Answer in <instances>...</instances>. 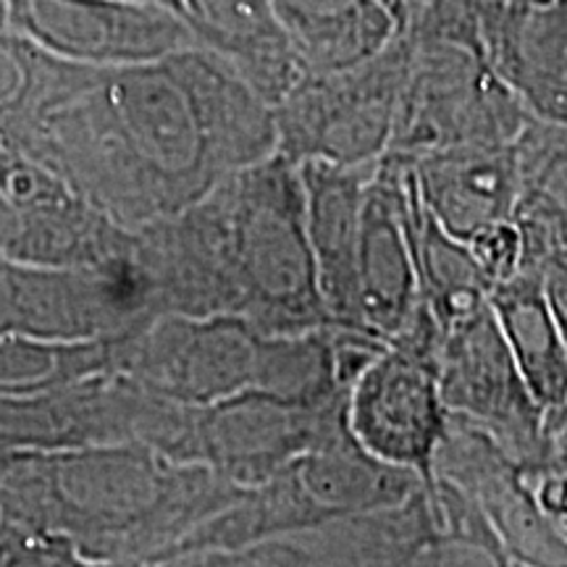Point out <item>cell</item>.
<instances>
[{
    "mask_svg": "<svg viewBox=\"0 0 567 567\" xmlns=\"http://www.w3.org/2000/svg\"><path fill=\"white\" fill-rule=\"evenodd\" d=\"M124 229L161 221L276 153L274 105L203 45L95 69L11 140Z\"/></svg>",
    "mask_w": 567,
    "mask_h": 567,
    "instance_id": "obj_1",
    "label": "cell"
},
{
    "mask_svg": "<svg viewBox=\"0 0 567 567\" xmlns=\"http://www.w3.org/2000/svg\"><path fill=\"white\" fill-rule=\"evenodd\" d=\"M308 74L363 63L400 32L384 0H271Z\"/></svg>",
    "mask_w": 567,
    "mask_h": 567,
    "instance_id": "obj_20",
    "label": "cell"
},
{
    "mask_svg": "<svg viewBox=\"0 0 567 567\" xmlns=\"http://www.w3.org/2000/svg\"><path fill=\"white\" fill-rule=\"evenodd\" d=\"M9 27L42 51L97 69L200 45L179 13L145 0H9Z\"/></svg>",
    "mask_w": 567,
    "mask_h": 567,
    "instance_id": "obj_10",
    "label": "cell"
},
{
    "mask_svg": "<svg viewBox=\"0 0 567 567\" xmlns=\"http://www.w3.org/2000/svg\"><path fill=\"white\" fill-rule=\"evenodd\" d=\"M396 3L402 6V11H405V6H408V0H396Z\"/></svg>",
    "mask_w": 567,
    "mask_h": 567,
    "instance_id": "obj_34",
    "label": "cell"
},
{
    "mask_svg": "<svg viewBox=\"0 0 567 567\" xmlns=\"http://www.w3.org/2000/svg\"><path fill=\"white\" fill-rule=\"evenodd\" d=\"M384 3L389 6V11H392V13H394V17H396V21H400V27H402V19H405V11H402V6H400V3H396V0H384Z\"/></svg>",
    "mask_w": 567,
    "mask_h": 567,
    "instance_id": "obj_29",
    "label": "cell"
},
{
    "mask_svg": "<svg viewBox=\"0 0 567 567\" xmlns=\"http://www.w3.org/2000/svg\"><path fill=\"white\" fill-rule=\"evenodd\" d=\"M32 266L0 255V339L30 337Z\"/></svg>",
    "mask_w": 567,
    "mask_h": 567,
    "instance_id": "obj_26",
    "label": "cell"
},
{
    "mask_svg": "<svg viewBox=\"0 0 567 567\" xmlns=\"http://www.w3.org/2000/svg\"><path fill=\"white\" fill-rule=\"evenodd\" d=\"M484 55L530 116L567 122V0H476Z\"/></svg>",
    "mask_w": 567,
    "mask_h": 567,
    "instance_id": "obj_13",
    "label": "cell"
},
{
    "mask_svg": "<svg viewBox=\"0 0 567 567\" xmlns=\"http://www.w3.org/2000/svg\"><path fill=\"white\" fill-rule=\"evenodd\" d=\"M111 344L116 371L182 405L247 389L292 400L308 373L300 334H266L237 316H155Z\"/></svg>",
    "mask_w": 567,
    "mask_h": 567,
    "instance_id": "obj_4",
    "label": "cell"
},
{
    "mask_svg": "<svg viewBox=\"0 0 567 567\" xmlns=\"http://www.w3.org/2000/svg\"><path fill=\"white\" fill-rule=\"evenodd\" d=\"M544 434H547V463H544V467H555V471L567 473V405L547 410Z\"/></svg>",
    "mask_w": 567,
    "mask_h": 567,
    "instance_id": "obj_28",
    "label": "cell"
},
{
    "mask_svg": "<svg viewBox=\"0 0 567 567\" xmlns=\"http://www.w3.org/2000/svg\"><path fill=\"white\" fill-rule=\"evenodd\" d=\"M132 229L113 224L59 174L0 137V255L24 266H82L122 255Z\"/></svg>",
    "mask_w": 567,
    "mask_h": 567,
    "instance_id": "obj_9",
    "label": "cell"
},
{
    "mask_svg": "<svg viewBox=\"0 0 567 567\" xmlns=\"http://www.w3.org/2000/svg\"><path fill=\"white\" fill-rule=\"evenodd\" d=\"M245 488L147 444L0 457L3 565H163Z\"/></svg>",
    "mask_w": 567,
    "mask_h": 567,
    "instance_id": "obj_2",
    "label": "cell"
},
{
    "mask_svg": "<svg viewBox=\"0 0 567 567\" xmlns=\"http://www.w3.org/2000/svg\"><path fill=\"white\" fill-rule=\"evenodd\" d=\"M95 69L42 51L11 27L0 30V137L17 140L42 105L53 103Z\"/></svg>",
    "mask_w": 567,
    "mask_h": 567,
    "instance_id": "obj_24",
    "label": "cell"
},
{
    "mask_svg": "<svg viewBox=\"0 0 567 567\" xmlns=\"http://www.w3.org/2000/svg\"><path fill=\"white\" fill-rule=\"evenodd\" d=\"M434 473L476 502L509 565H567V544L544 517L528 478L478 425L450 413Z\"/></svg>",
    "mask_w": 567,
    "mask_h": 567,
    "instance_id": "obj_12",
    "label": "cell"
},
{
    "mask_svg": "<svg viewBox=\"0 0 567 567\" xmlns=\"http://www.w3.org/2000/svg\"><path fill=\"white\" fill-rule=\"evenodd\" d=\"M179 9L197 42L229 61L266 103H279L308 74L271 0H179Z\"/></svg>",
    "mask_w": 567,
    "mask_h": 567,
    "instance_id": "obj_17",
    "label": "cell"
},
{
    "mask_svg": "<svg viewBox=\"0 0 567 567\" xmlns=\"http://www.w3.org/2000/svg\"><path fill=\"white\" fill-rule=\"evenodd\" d=\"M538 276H542L544 295H547L549 310L555 316L559 334H563L567 344V260L559 252L549 255L542 268H538Z\"/></svg>",
    "mask_w": 567,
    "mask_h": 567,
    "instance_id": "obj_27",
    "label": "cell"
},
{
    "mask_svg": "<svg viewBox=\"0 0 567 567\" xmlns=\"http://www.w3.org/2000/svg\"><path fill=\"white\" fill-rule=\"evenodd\" d=\"M297 166H300L305 195V231L316 260L318 289L326 310L334 323L363 329L358 313L354 260H358L365 189L379 161L368 166L305 161Z\"/></svg>",
    "mask_w": 567,
    "mask_h": 567,
    "instance_id": "obj_15",
    "label": "cell"
},
{
    "mask_svg": "<svg viewBox=\"0 0 567 567\" xmlns=\"http://www.w3.org/2000/svg\"><path fill=\"white\" fill-rule=\"evenodd\" d=\"M400 168L396 155H384L368 182L354 260L360 323L384 342L405 329L417 305L413 250L402 218Z\"/></svg>",
    "mask_w": 567,
    "mask_h": 567,
    "instance_id": "obj_14",
    "label": "cell"
},
{
    "mask_svg": "<svg viewBox=\"0 0 567 567\" xmlns=\"http://www.w3.org/2000/svg\"><path fill=\"white\" fill-rule=\"evenodd\" d=\"M513 145L520 172L513 224L523 239V266L538 268L559 252L567 229V122L530 116Z\"/></svg>",
    "mask_w": 567,
    "mask_h": 567,
    "instance_id": "obj_23",
    "label": "cell"
},
{
    "mask_svg": "<svg viewBox=\"0 0 567 567\" xmlns=\"http://www.w3.org/2000/svg\"><path fill=\"white\" fill-rule=\"evenodd\" d=\"M410 48L396 32L379 53L350 69L305 74L274 105L276 151L292 163L368 166L392 142Z\"/></svg>",
    "mask_w": 567,
    "mask_h": 567,
    "instance_id": "obj_6",
    "label": "cell"
},
{
    "mask_svg": "<svg viewBox=\"0 0 567 567\" xmlns=\"http://www.w3.org/2000/svg\"><path fill=\"white\" fill-rule=\"evenodd\" d=\"M400 32L410 59L389 155L413 161L457 145H507L520 134L530 113L481 48Z\"/></svg>",
    "mask_w": 567,
    "mask_h": 567,
    "instance_id": "obj_5",
    "label": "cell"
},
{
    "mask_svg": "<svg viewBox=\"0 0 567 567\" xmlns=\"http://www.w3.org/2000/svg\"><path fill=\"white\" fill-rule=\"evenodd\" d=\"M488 308L523 379L544 410L567 405V344L538 271H517L488 289Z\"/></svg>",
    "mask_w": 567,
    "mask_h": 567,
    "instance_id": "obj_22",
    "label": "cell"
},
{
    "mask_svg": "<svg viewBox=\"0 0 567 567\" xmlns=\"http://www.w3.org/2000/svg\"><path fill=\"white\" fill-rule=\"evenodd\" d=\"M9 27V0H0V30Z\"/></svg>",
    "mask_w": 567,
    "mask_h": 567,
    "instance_id": "obj_30",
    "label": "cell"
},
{
    "mask_svg": "<svg viewBox=\"0 0 567 567\" xmlns=\"http://www.w3.org/2000/svg\"><path fill=\"white\" fill-rule=\"evenodd\" d=\"M289 471L321 523L396 505L423 484L408 467L371 455L347 423L295 457Z\"/></svg>",
    "mask_w": 567,
    "mask_h": 567,
    "instance_id": "obj_19",
    "label": "cell"
},
{
    "mask_svg": "<svg viewBox=\"0 0 567 567\" xmlns=\"http://www.w3.org/2000/svg\"><path fill=\"white\" fill-rule=\"evenodd\" d=\"M145 3H158V6H166V9L176 11L182 17V9H179V0H145Z\"/></svg>",
    "mask_w": 567,
    "mask_h": 567,
    "instance_id": "obj_31",
    "label": "cell"
},
{
    "mask_svg": "<svg viewBox=\"0 0 567 567\" xmlns=\"http://www.w3.org/2000/svg\"><path fill=\"white\" fill-rule=\"evenodd\" d=\"M488 3H544V0H488Z\"/></svg>",
    "mask_w": 567,
    "mask_h": 567,
    "instance_id": "obj_32",
    "label": "cell"
},
{
    "mask_svg": "<svg viewBox=\"0 0 567 567\" xmlns=\"http://www.w3.org/2000/svg\"><path fill=\"white\" fill-rule=\"evenodd\" d=\"M389 155V153H386ZM400 158V155H396ZM402 218L417 276V300L446 329L488 300V281L465 243L446 234L421 200L410 161L400 158Z\"/></svg>",
    "mask_w": 567,
    "mask_h": 567,
    "instance_id": "obj_21",
    "label": "cell"
},
{
    "mask_svg": "<svg viewBox=\"0 0 567 567\" xmlns=\"http://www.w3.org/2000/svg\"><path fill=\"white\" fill-rule=\"evenodd\" d=\"M436 375L446 413L486 431L523 476L547 463V410L538 405L502 337L488 300L444 329Z\"/></svg>",
    "mask_w": 567,
    "mask_h": 567,
    "instance_id": "obj_7",
    "label": "cell"
},
{
    "mask_svg": "<svg viewBox=\"0 0 567 567\" xmlns=\"http://www.w3.org/2000/svg\"><path fill=\"white\" fill-rule=\"evenodd\" d=\"M410 168L425 208L460 243H467L486 226L513 218L520 195L513 142L431 151L410 161Z\"/></svg>",
    "mask_w": 567,
    "mask_h": 567,
    "instance_id": "obj_16",
    "label": "cell"
},
{
    "mask_svg": "<svg viewBox=\"0 0 567 567\" xmlns=\"http://www.w3.org/2000/svg\"><path fill=\"white\" fill-rule=\"evenodd\" d=\"M132 252L161 316H237L266 334L334 323L305 231L300 166L279 151L134 229Z\"/></svg>",
    "mask_w": 567,
    "mask_h": 567,
    "instance_id": "obj_3",
    "label": "cell"
},
{
    "mask_svg": "<svg viewBox=\"0 0 567 567\" xmlns=\"http://www.w3.org/2000/svg\"><path fill=\"white\" fill-rule=\"evenodd\" d=\"M287 538L305 565H425L439 544L423 484L396 505L334 517Z\"/></svg>",
    "mask_w": 567,
    "mask_h": 567,
    "instance_id": "obj_18",
    "label": "cell"
},
{
    "mask_svg": "<svg viewBox=\"0 0 567 567\" xmlns=\"http://www.w3.org/2000/svg\"><path fill=\"white\" fill-rule=\"evenodd\" d=\"M347 423V396L310 405L247 389L210 405H193L182 463H200L231 484H264L295 457Z\"/></svg>",
    "mask_w": 567,
    "mask_h": 567,
    "instance_id": "obj_8",
    "label": "cell"
},
{
    "mask_svg": "<svg viewBox=\"0 0 567 567\" xmlns=\"http://www.w3.org/2000/svg\"><path fill=\"white\" fill-rule=\"evenodd\" d=\"M465 245L473 260H476L478 271L488 281V289L515 276L523 268V239L513 218L496 221L476 231Z\"/></svg>",
    "mask_w": 567,
    "mask_h": 567,
    "instance_id": "obj_25",
    "label": "cell"
},
{
    "mask_svg": "<svg viewBox=\"0 0 567 567\" xmlns=\"http://www.w3.org/2000/svg\"><path fill=\"white\" fill-rule=\"evenodd\" d=\"M436 363L386 342L347 394V425L375 457L408 467L423 484L434 478V455L446 431Z\"/></svg>",
    "mask_w": 567,
    "mask_h": 567,
    "instance_id": "obj_11",
    "label": "cell"
},
{
    "mask_svg": "<svg viewBox=\"0 0 567 567\" xmlns=\"http://www.w3.org/2000/svg\"><path fill=\"white\" fill-rule=\"evenodd\" d=\"M559 255L567 260V229L563 231V239H559Z\"/></svg>",
    "mask_w": 567,
    "mask_h": 567,
    "instance_id": "obj_33",
    "label": "cell"
}]
</instances>
